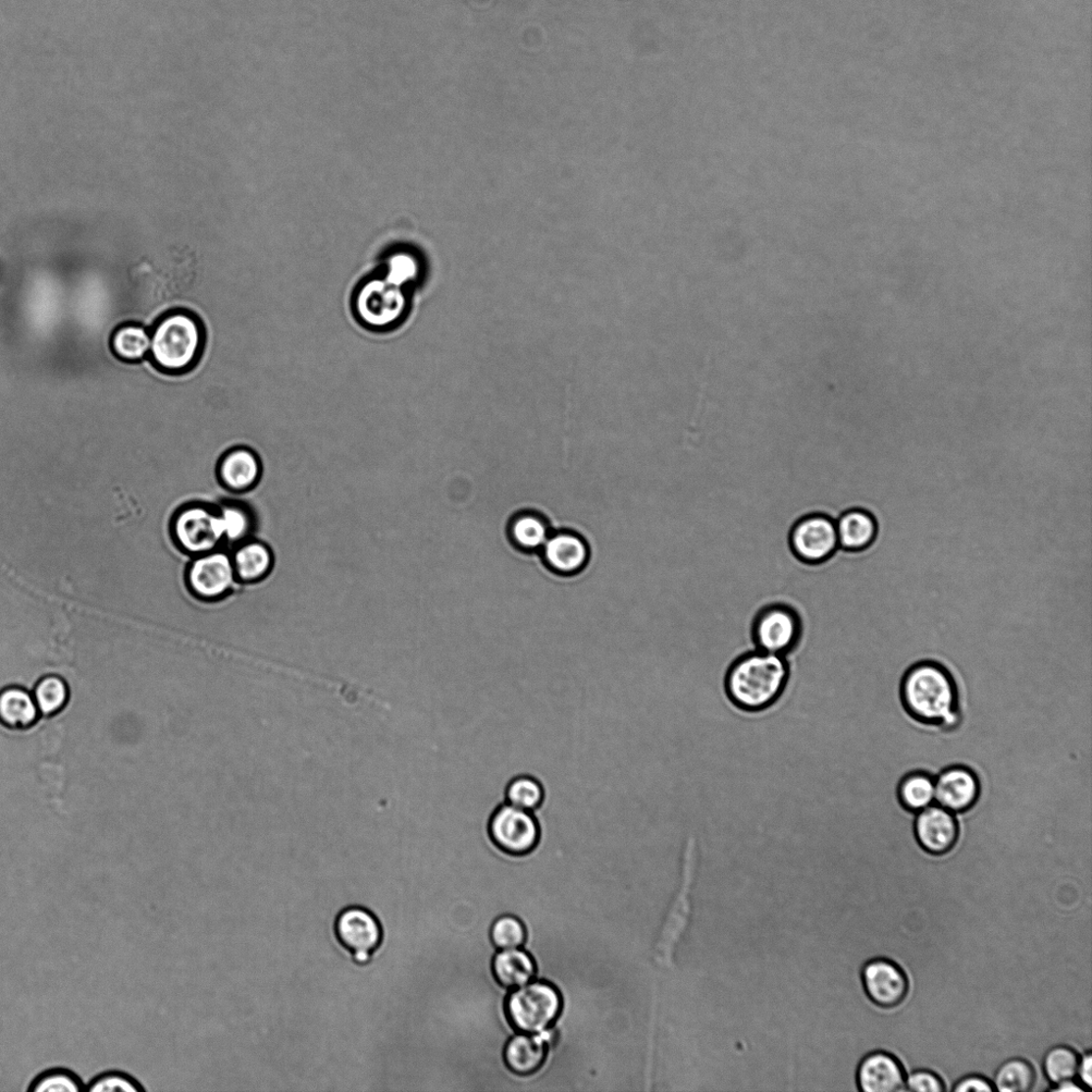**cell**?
I'll use <instances>...</instances> for the list:
<instances>
[{
  "mask_svg": "<svg viewBox=\"0 0 1092 1092\" xmlns=\"http://www.w3.org/2000/svg\"><path fill=\"white\" fill-rule=\"evenodd\" d=\"M900 697L906 713L923 726L951 730L963 719L953 674L936 660L917 661L908 668Z\"/></svg>",
  "mask_w": 1092,
  "mask_h": 1092,
  "instance_id": "cell-1",
  "label": "cell"
},
{
  "mask_svg": "<svg viewBox=\"0 0 1092 1092\" xmlns=\"http://www.w3.org/2000/svg\"><path fill=\"white\" fill-rule=\"evenodd\" d=\"M789 679L790 666L784 656L756 650L733 662L727 673L726 692L736 707L759 711L778 702Z\"/></svg>",
  "mask_w": 1092,
  "mask_h": 1092,
  "instance_id": "cell-2",
  "label": "cell"
},
{
  "mask_svg": "<svg viewBox=\"0 0 1092 1092\" xmlns=\"http://www.w3.org/2000/svg\"><path fill=\"white\" fill-rule=\"evenodd\" d=\"M203 329L193 315L177 312L159 322L151 337L154 363L167 373H182L199 359Z\"/></svg>",
  "mask_w": 1092,
  "mask_h": 1092,
  "instance_id": "cell-3",
  "label": "cell"
},
{
  "mask_svg": "<svg viewBox=\"0 0 1092 1092\" xmlns=\"http://www.w3.org/2000/svg\"><path fill=\"white\" fill-rule=\"evenodd\" d=\"M170 533L182 553L191 557L210 553L225 545V533L217 507L189 502L179 508L170 522Z\"/></svg>",
  "mask_w": 1092,
  "mask_h": 1092,
  "instance_id": "cell-4",
  "label": "cell"
},
{
  "mask_svg": "<svg viewBox=\"0 0 1092 1092\" xmlns=\"http://www.w3.org/2000/svg\"><path fill=\"white\" fill-rule=\"evenodd\" d=\"M561 1008L558 989L546 981H535L515 988L506 1001L505 1011L518 1032L540 1035L557 1020Z\"/></svg>",
  "mask_w": 1092,
  "mask_h": 1092,
  "instance_id": "cell-5",
  "label": "cell"
},
{
  "mask_svg": "<svg viewBox=\"0 0 1092 1092\" xmlns=\"http://www.w3.org/2000/svg\"><path fill=\"white\" fill-rule=\"evenodd\" d=\"M406 287L392 284L385 276L368 279L354 296V312L368 328L387 330L394 327L408 309Z\"/></svg>",
  "mask_w": 1092,
  "mask_h": 1092,
  "instance_id": "cell-6",
  "label": "cell"
},
{
  "mask_svg": "<svg viewBox=\"0 0 1092 1092\" xmlns=\"http://www.w3.org/2000/svg\"><path fill=\"white\" fill-rule=\"evenodd\" d=\"M860 983L868 1002L883 1011L902 1013L910 992V977L904 968L883 956L873 957L861 965Z\"/></svg>",
  "mask_w": 1092,
  "mask_h": 1092,
  "instance_id": "cell-7",
  "label": "cell"
},
{
  "mask_svg": "<svg viewBox=\"0 0 1092 1092\" xmlns=\"http://www.w3.org/2000/svg\"><path fill=\"white\" fill-rule=\"evenodd\" d=\"M185 582L190 594L204 602L225 598L238 583L232 554L218 548L193 557L185 572Z\"/></svg>",
  "mask_w": 1092,
  "mask_h": 1092,
  "instance_id": "cell-8",
  "label": "cell"
},
{
  "mask_svg": "<svg viewBox=\"0 0 1092 1092\" xmlns=\"http://www.w3.org/2000/svg\"><path fill=\"white\" fill-rule=\"evenodd\" d=\"M335 932L340 947L351 955L354 962L362 965L372 961L384 941L382 923L374 913L359 906L348 907L338 913Z\"/></svg>",
  "mask_w": 1092,
  "mask_h": 1092,
  "instance_id": "cell-9",
  "label": "cell"
},
{
  "mask_svg": "<svg viewBox=\"0 0 1092 1092\" xmlns=\"http://www.w3.org/2000/svg\"><path fill=\"white\" fill-rule=\"evenodd\" d=\"M803 632L799 612L784 604H772L759 610L754 625L753 638L758 651L787 655L799 644Z\"/></svg>",
  "mask_w": 1092,
  "mask_h": 1092,
  "instance_id": "cell-10",
  "label": "cell"
},
{
  "mask_svg": "<svg viewBox=\"0 0 1092 1092\" xmlns=\"http://www.w3.org/2000/svg\"><path fill=\"white\" fill-rule=\"evenodd\" d=\"M491 840L512 856L532 853L540 841V825L533 812L504 805L495 809L489 821Z\"/></svg>",
  "mask_w": 1092,
  "mask_h": 1092,
  "instance_id": "cell-11",
  "label": "cell"
},
{
  "mask_svg": "<svg viewBox=\"0 0 1092 1092\" xmlns=\"http://www.w3.org/2000/svg\"><path fill=\"white\" fill-rule=\"evenodd\" d=\"M793 554L808 564L823 563L840 549L836 519L825 513L807 514L790 534Z\"/></svg>",
  "mask_w": 1092,
  "mask_h": 1092,
  "instance_id": "cell-12",
  "label": "cell"
},
{
  "mask_svg": "<svg viewBox=\"0 0 1092 1092\" xmlns=\"http://www.w3.org/2000/svg\"><path fill=\"white\" fill-rule=\"evenodd\" d=\"M913 832L919 848L941 857L950 855L959 845L962 826L954 813L932 805L915 815Z\"/></svg>",
  "mask_w": 1092,
  "mask_h": 1092,
  "instance_id": "cell-13",
  "label": "cell"
},
{
  "mask_svg": "<svg viewBox=\"0 0 1092 1092\" xmlns=\"http://www.w3.org/2000/svg\"><path fill=\"white\" fill-rule=\"evenodd\" d=\"M938 806L954 814L970 812L981 796V782L971 767L950 765L935 778Z\"/></svg>",
  "mask_w": 1092,
  "mask_h": 1092,
  "instance_id": "cell-14",
  "label": "cell"
},
{
  "mask_svg": "<svg viewBox=\"0 0 1092 1092\" xmlns=\"http://www.w3.org/2000/svg\"><path fill=\"white\" fill-rule=\"evenodd\" d=\"M907 1071L894 1054L885 1050L866 1053L858 1061L855 1071V1084L862 1092L905 1091Z\"/></svg>",
  "mask_w": 1092,
  "mask_h": 1092,
  "instance_id": "cell-15",
  "label": "cell"
},
{
  "mask_svg": "<svg viewBox=\"0 0 1092 1092\" xmlns=\"http://www.w3.org/2000/svg\"><path fill=\"white\" fill-rule=\"evenodd\" d=\"M262 462L256 453L247 447L228 450L218 462L217 475L221 485L232 493H245L253 489L262 477Z\"/></svg>",
  "mask_w": 1092,
  "mask_h": 1092,
  "instance_id": "cell-16",
  "label": "cell"
},
{
  "mask_svg": "<svg viewBox=\"0 0 1092 1092\" xmlns=\"http://www.w3.org/2000/svg\"><path fill=\"white\" fill-rule=\"evenodd\" d=\"M543 553L547 567L564 575L581 571L589 557L588 546L583 538L569 532L548 537L543 546Z\"/></svg>",
  "mask_w": 1092,
  "mask_h": 1092,
  "instance_id": "cell-17",
  "label": "cell"
},
{
  "mask_svg": "<svg viewBox=\"0 0 1092 1092\" xmlns=\"http://www.w3.org/2000/svg\"><path fill=\"white\" fill-rule=\"evenodd\" d=\"M840 548L858 553L872 546L878 536V523L868 510H846L836 520Z\"/></svg>",
  "mask_w": 1092,
  "mask_h": 1092,
  "instance_id": "cell-18",
  "label": "cell"
},
{
  "mask_svg": "<svg viewBox=\"0 0 1092 1092\" xmlns=\"http://www.w3.org/2000/svg\"><path fill=\"white\" fill-rule=\"evenodd\" d=\"M231 554L238 583L261 582L273 570L275 559L272 549L256 540H245Z\"/></svg>",
  "mask_w": 1092,
  "mask_h": 1092,
  "instance_id": "cell-19",
  "label": "cell"
},
{
  "mask_svg": "<svg viewBox=\"0 0 1092 1092\" xmlns=\"http://www.w3.org/2000/svg\"><path fill=\"white\" fill-rule=\"evenodd\" d=\"M546 1041L539 1034H521L508 1041L504 1058L508 1068L518 1075H531L542 1068L546 1058Z\"/></svg>",
  "mask_w": 1092,
  "mask_h": 1092,
  "instance_id": "cell-20",
  "label": "cell"
},
{
  "mask_svg": "<svg viewBox=\"0 0 1092 1092\" xmlns=\"http://www.w3.org/2000/svg\"><path fill=\"white\" fill-rule=\"evenodd\" d=\"M494 977L501 986L515 989L531 983L536 974L533 957L519 949L501 950L494 960Z\"/></svg>",
  "mask_w": 1092,
  "mask_h": 1092,
  "instance_id": "cell-21",
  "label": "cell"
},
{
  "mask_svg": "<svg viewBox=\"0 0 1092 1092\" xmlns=\"http://www.w3.org/2000/svg\"><path fill=\"white\" fill-rule=\"evenodd\" d=\"M39 708L34 698L20 689V687H7L0 692V723L14 729H27L38 719Z\"/></svg>",
  "mask_w": 1092,
  "mask_h": 1092,
  "instance_id": "cell-22",
  "label": "cell"
},
{
  "mask_svg": "<svg viewBox=\"0 0 1092 1092\" xmlns=\"http://www.w3.org/2000/svg\"><path fill=\"white\" fill-rule=\"evenodd\" d=\"M897 793L906 811L917 814L935 803V777L922 769L907 772L899 782Z\"/></svg>",
  "mask_w": 1092,
  "mask_h": 1092,
  "instance_id": "cell-23",
  "label": "cell"
},
{
  "mask_svg": "<svg viewBox=\"0 0 1092 1092\" xmlns=\"http://www.w3.org/2000/svg\"><path fill=\"white\" fill-rule=\"evenodd\" d=\"M1038 1075L1032 1062L1021 1057H1013L998 1066L991 1081L996 1091L1030 1092L1038 1086Z\"/></svg>",
  "mask_w": 1092,
  "mask_h": 1092,
  "instance_id": "cell-24",
  "label": "cell"
},
{
  "mask_svg": "<svg viewBox=\"0 0 1092 1092\" xmlns=\"http://www.w3.org/2000/svg\"><path fill=\"white\" fill-rule=\"evenodd\" d=\"M1079 1059L1081 1053L1068 1045L1060 1044L1048 1049L1040 1064V1071L1048 1082V1088L1075 1079Z\"/></svg>",
  "mask_w": 1092,
  "mask_h": 1092,
  "instance_id": "cell-25",
  "label": "cell"
},
{
  "mask_svg": "<svg viewBox=\"0 0 1092 1092\" xmlns=\"http://www.w3.org/2000/svg\"><path fill=\"white\" fill-rule=\"evenodd\" d=\"M225 533V545L238 546L253 533V515L241 502L228 501L217 507Z\"/></svg>",
  "mask_w": 1092,
  "mask_h": 1092,
  "instance_id": "cell-26",
  "label": "cell"
},
{
  "mask_svg": "<svg viewBox=\"0 0 1092 1092\" xmlns=\"http://www.w3.org/2000/svg\"><path fill=\"white\" fill-rule=\"evenodd\" d=\"M509 535L512 543L524 550L543 548L549 537L546 520L532 512L515 517L510 524Z\"/></svg>",
  "mask_w": 1092,
  "mask_h": 1092,
  "instance_id": "cell-27",
  "label": "cell"
},
{
  "mask_svg": "<svg viewBox=\"0 0 1092 1092\" xmlns=\"http://www.w3.org/2000/svg\"><path fill=\"white\" fill-rule=\"evenodd\" d=\"M113 348L122 360L140 361L151 350V336L141 326L122 327L114 335Z\"/></svg>",
  "mask_w": 1092,
  "mask_h": 1092,
  "instance_id": "cell-28",
  "label": "cell"
},
{
  "mask_svg": "<svg viewBox=\"0 0 1092 1092\" xmlns=\"http://www.w3.org/2000/svg\"><path fill=\"white\" fill-rule=\"evenodd\" d=\"M545 788L542 782L532 776H519L507 785L506 803L526 811L534 812L545 802Z\"/></svg>",
  "mask_w": 1092,
  "mask_h": 1092,
  "instance_id": "cell-29",
  "label": "cell"
},
{
  "mask_svg": "<svg viewBox=\"0 0 1092 1092\" xmlns=\"http://www.w3.org/2000/svg\"><path fill=\"white\" fill-rule=\"evenodd\" d=\"M34 701L40 713L46 716L59 713L69 701L66 682L55 676L42 679L35 687Z\"/></svg>",
  "mask_w": 1092,
  "mask_h": 1092,
  "instance_id": "cell-30",
  "label": "cell"
},
{
  "mask_svg": "<svg viewBox=\"0 0 1092 1092\" xmlns=\"http://www.w3.org/2000/svg\"><path fill=\"white\" fill-rule=\"evenodd\" d=\"M31 1092H79L84 1091L81 1078L63 1068L46 1070L36 1075L29 1084Z\"/></svg>",
  "mask_w": 1092,
  "mask_h": 1092,
  "instance_id": "cell-31",
  "label": "cell"
},
{
  "mask_svg": "<svg viewBox=\"0 0 1092 1092\" xmlns=\"http://www.w3.org/2000/svg\"><path fill=\"white\" fill-rule=\"evenodd\" d=\"M491 939L500 950L519 949L526 941V929L519 918L505 915L494 922Z\"/></svg>",
  "mask_w": 1092,
  "mask_h": 1092,
  "instance_id": "cell-32",
  "label": "cell"
},
{
  "mask_svg": "<svg viewBox=\"0 0 1092 1092\" xmlns=\"http://www.w3.org/2000/svg\"><path fill=\"white\" fill-rule=\"evenodd\" d=\"M387 279L399 286L406 287L410 282L419 277L420 263L414 254L407 251H396L388 256Z\"/></svg>",
  "mask_w": 1092,
  "mask_h": 1092,
  "instance_id": "cell-33",
  "label": "cell"
},
{
  "mask_svg": "<svg viewBox=\"0 0 1092 1092\" xmlns=\"http://www.w3.org/2000/svg\"><path fill=\"white\" fill-rule=\"evenodd\" d=\"M145 1088L138 1079L121 1071H107L97 1074L85 1084L88 1092H140Z\"/></svg>",
  "mask_w": 1092,
  "mask_h": 1092,
  "instance_id": "cell-34",
  "label": "cell"
},
{
  "mask_svg": "<svg viewBox=\"0 0 1092 1092\" xmlns=\"http://www.w3.org/2000/svg\"><path fill=\"white\" fill-rule=\"evenodd\" d=\"M905 1091L908 1092H947L948 1087L942 1077L927 1068H916L907 1072Z\"/></svg>",
  "mask_w": 1092,
  "mask_h": 1092,
  "instance_id": "cell-35",
  "label": "cell"
},
{
  "mask_svg": "<svg viewBox=\"0 0 1092 1092\" xmlns=\"http://www.w3.org/2000/svg\"><path fill=\"white\" fill-rule=\"evenodd\" d=\"M990 1078L979 1073H968L957 1079L951 1092H995Z\"/></svg>",
  "mask_w": 1092,
  "mask_h": 1092,
  "instance_id": "cell-36",
  "label": "cell"
},
{
  "mask_svg": "<svg viewBox=\"0 0 1092 1092\" xmlns=\"http://www.w3.org/2000/svg\"><path fill=\"white\" fill-rule=\"evenodd\" d=\"M1076 1078L1078 1083L1084 1086L1088 1092L1092 1089V1055L1091 1050L1081 1053L1079 1059L1078 1069Z\"/></svg>",
  "mask_w": 1092,
  "mask_h": 1092,
  "instance_id": "cell-37",
  "label": "cell"
},
{
  "mask_svg": "<svg viewBox=\"0 0 1092 1092\" xmlns=\"http://www.w3.org/2000/svg\"><path fill=\"white\" fill-rule=\"evenodd\" d=\"M1047 1091H1051V1092H1088V1090L1084 1086H1082L1078 1082H1075V1079H1071V1081H1066V1082L1060 1083L1058 1085L1051 1086V1087L1048 1088Z\"/></svg>",
  "mask_w": 1092,
  "mask_h": 1092,
  "instance_id": "cell-38",
  "label": "cell"
}]
</instances>
